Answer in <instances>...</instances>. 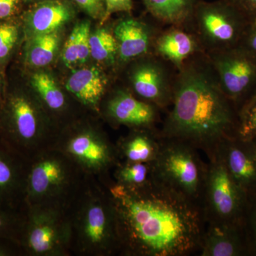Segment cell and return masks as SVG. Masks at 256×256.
I'll return each instance as SVG.
<instances>
[{
    "label": "cell",
    "mask_w": 256,
    "mask_h": 256,
    "mask_svg": "<svg viewBox=\"0 0 256 256\" xmlns=\"http://www.w3.org/2000/svg\"><path fill=\"white\" fill-rule=\"evenodd\" d=\"M105 180L117 212L120 255L188 256L200 252L206 222L200 205L153 178L139 188Z\"/></svg>",
    "instance_id": "1"
},
{
    "label": "cell",
    "mask_w": 256,
    "mask_h": 256,
    "mask_svg": "<svg viewBox=\"0 0 256 256\" xmlns=\"http://www.w3.org/2000/svg\"><path fill=\"white\" fill-rule=\"evenodd\" d=\"M180 70L172 108L160 136L188 142L210 156L226 139L236 136L238 112L210 70L196 64Z\"/></svg>",
    "instance_id": "2"
},
{
    "label": "cell",
    "mask_w": 256,
    "mask_h": 256,
    "mask_svg": "<svg viewBox=\"0 0 256 256\" xmlns=\"http://www.w3.org/2000/svg\"><path fill=\"white\" fill-rule=\"evenodd\" d=\"M68 212L72 255H120L117 212L104 180L88 176Z\"/></svg>",
    "instance_id": "3"
},
{
    "label": "cell",
    "mask_w": 256,
    "mask_h": 256,
    "mask_svg": "<svg viewBox=\"0 0 256 256\" xmlns=\"http://www.w3.org/2000/svg\"><path fill=\"white\" fill-rule=\"evenodd\" d=\"M87 175L55 146L30 160L25 204L68 208Z\"/></svg>",
    "instance_id": "4"
},
{
    "label": "cell",
    "mask_w": 256,
    "mask_h": 256,
    "mask_svg": "<svg viewBox=\"0 0 256 256\" xmlns=\"http://www.w3.org/2000/svg\"><path fill=\"white\" fill-rule=\"evenodd\" d=\"M198 151L184 141L162 138L151 178L202 207L207 163Z\"/></svg>",
    "instance_id": "5"
},
{
    "label": "cell",
    "mask_w": 256,
    "mask_h": 256,
    "mask_svg": "<svg viewBox=\"0 0 256 256\" xmlns=\"http://www.w3.org/2000/svg\"><path fill=\"white\" fill-rule=\"evenodd\" d=\"M190 22L194 24L201 46L214 53L238 47L250 21L230 0H202Z\"/></svg>",
    "instance_id": "6"
},
{
    "label": "cell",
    "mask_w": 256,
    "mask_h": 256,
    "mask_svg": "<svg viewBox=\"0 0 256 256\" xmlns=\"http://www.w3.org/2000/svg\"><path fill=\"white\" fill-rule=\"evenodd\" d=\"M23 244L33 256H68L70 222L68 208L26 206Z\"/></svg>",
    "instance_id": "7"
},
{
    "label": "cell",
    "mask_w": 256,
    "mask_h": 256,
    "mask_svg": "<svg viewBox=\"0 0 256 256\" xmlns=\"http://www.w3.org/2000/svg\"><path fill=\"white\" fill-rule=\"evenodd\" d=\"M207 158L202 203L206 223L242 226L246 194L229 174L218 151Z\"/></svg>",
    "instance_id": "8"
},
{
    "label": "cell",
    "mask_w": 256,
    "mask_h": 256,
    "mask_svg": "<svg viewBox=\"0 0 256 256\" xmlns=\"http://www.w3.org/2000/svg\"><path fill=\"white\" fill-rule=\"evenodd\" d=\"M73 160L87 176L104 180L120 161L116 144L102 132L84 128L58 133L54 146Z\"/></svg>",
    "instance_id": "9"
},
{
    "label": "cell",
    "mask_w": 256,
    "mask_h": 256,
    "mask_svg": "<svg viewBox=\"0 0 256 256\" xmlns=\"http://www.w3.org/2000/svg\"><path fill=\"white\" fill-rule=\"evenodd\" d=\"M210 54L220 88L238 114L256 89V56L239 46Z\"/></svg>",
    "instance_id": "10"
},
{
    "label": "cell",
    "mask_w": 256,
    "mask_h": 256,
    "mask_svg": "<svg viewBox=\"0 0 256 256\" xmlns=\"http://www.w3.org/2000/svg\"><path fill=\"white\" fill-rule=\"evenodd\" d=\"M229 174L239 188L250 194L256 191V146L237 136L227 138L217 148Z\"/></svg>",
    "instance_id": "11"
},
{
    "label": "cell",
    "mask_w": 256,
    "mask_h": 256,
    "mask_svg": "<svg viewBox=\"0 0 256 256\" xmlns=\"http://www.w3.org/2000/svg\"><path fill=\"white\" fill-rule=\"evenodd\" d=\"M200 254L201 256H250L242 226L206 223Z\"/></svg>",
    "instance_id": "12"
},
{
    "label": "cell",
    "mask_w": 256,
    "mask_h": 256,
    "mask_svg": "<svg viewBox=\"0 0 256 256\" xmlns=\"http://www.w3.org/2000/svg\"><path fill=\"white\" fill-rule=\"evenodd\" d=\"M134 92L143 100L164 108L172 104L173 87H170L164 68L156 62L138 66L131 76Z\"/></svg>",
    "instance_id": "13"
},
{
    "label": "cell",
    "mask_w": 256,
    "mask_h": 256,
    "mask_svg": "<svg viewBox=\"0 0 256 256\" xmlns=\"http://www.w3.org/2000/svg\"><path fill=\"white\" fill-rule=\"evenodd\" d=\"M158 110L153 104L122 90L116 92L107 105L108 114L114 122L134 128H152L159 117Z\"/></svg>",
    "instance_id": "14"
},
{
    "label": "cell",
    "mask_w": 256,
    "mask_h": 256,
    "mask_svg": "<svg viewBox=\"0 0 256 256\" xmlns=\"http://www.w3.org/2000/svg\"><path fill=\"white\" fill-rule=\"evenodd\" d=\"M70 0H44L33 4L26 15L30 36L57 32L74 18L75 9Z\"/></svg>",
    "instance_id": "15"
},
{
    "label": "cell",
    "mask_w": 256,
    "mask_h": 256,
    "mask_svg": "<svg viewBox=\"0 0 256 256\" xmlns=\"http://www.w3.org/2000/svg\"><path fill=\"white\" fill-rule=\"evenodd\" d=\"M114 34L118 44V58L122 62L146 55L151 46L150 30L134 18L121 20L114 26Z\"/></svg>",
    "instance_id": "16"
},
{
    "label": "cell",
    "mask_w": 256,
    "mask_h": 256,
    "mask_svg": "<svg viewBox=\"0 0 256 256\" xmlns=\"http://www.w3.org/2000/svg\"><path fill=\"white\" fill-rule=\"evenodd\" d=\"M106 85L104 74L96 67H89L74 72L66 82V88L82 105L98 112Z\"/></svg>",
    "instance_id": "17"
},
{
    "label": "cell",
    "mask_w": 256,
    "mask_h": 256,
    "mask_svg": "<svg viewBox=\"0 0 256 256\" xmlns=\"http://www.w3.org/2000/svg\"><path fill=\"white\" fill-rule=\"evenodd\" d=\"M136 129L116 144L120 160L130 162H152L156 159L161 146L160 132L152 128Z\"/></svg>",
    "instance_id": "18"
},
{
    "label": "cell",
    "mask_w": 256,
    "mask_h": 256,
    "mask_svg": "<svg viewBox=\"0 0 256 256\" xmlns=\"http://www.w3.org/2000/svg\"><path fill=\"white\" fill-rule=\"evenodd\" d=\"M176 28L160 35L154 48L158 55L180 70L186 60L200 50L201 45L196 36Z\"/></svg>",
    "instance_id": "19"
},
{
    "label": "cell",
    "mask_w": 256,
    "mask_h": 256,
    "mask_svg": "<svg viewBox=\"0 0 256 256\" xmlns=\"http://www.w3.org/2000/svg\"><path fill=\"white\" fill-rule=\"evenodd\" d=\"M148 12L162 23L182 26L191 20L202 0H142Z\"/></svg>",
    "instance_id": "20"
},
{
    "label": "cell",
    "mask_w": 256,
    "mask_h": 256,
    "mask_svg": "<svg viewBox=\"0 0 256 256\" xmlns=\"http://www.w3.org/2000/svg\"><path fill=\"white\" fill-rule=\"evenodd\" d=\"M90 25L88 21L77 24L64 46L62 60L66 66L74 68L86 63L90 56Z\"/></svg>",
    "instance_id": "21"
},
{
    "label": "cell",
    "mask_w": 256,
    "mask_h": 256,
    "mask_svg": "<svg viewBox=\"0 0 256 256\" xmlns=\"http://www.w3.org/2000/svg\"><path fill=\"white\" fill-rule=\"evenodd\" d=\"M58 31L30 37L26 52V60L34 67H44L53 62L58 50Z\"/></svg>",
    "instance_id": "22"
},
{
    "label": "cell",
    "mask_w": 256,
    "mask_h": 256,
    "mask_svg": "<svg viewBox=\"0 0 256 256\" xmlns=\"http://www.w3.org/2000/svg\"><path fill=\"white\" fill-rule=\"evenodd\" d=\"M32 87L47 109L52 112H62L66 106L65 95L50 74L38 72L32 76Z\"/></svg>",
    "instance_id": "23"
},
{
    "label": "cell",
    "mask_w": 256,
    "mask_h": 256,
    "mask_svg": "<svg viewBox=\"0 0 256 256\" xmlns=\"http://www.w3.org/2000/svg\"><path fill=\"white\" fill-rule=\"evenodd\" d=\"M152 162L120 161L114 168V182L126 188H139L150 180Z\"/></svg>",
    "instance_id": "24"
},
{
    "label": "cell",
    "mask_w": 256,
    "mask_h": 256,
    "mask_svg": "<svg viewBox=\"0 0 256 256\" xmlns=\"http://www.w3.org/2000/svg\"><path fill=\"white\" fill-rule=\"evenodd\" d=\"M90 55L97 62L114 64L118 55V44L114 34L106 28H99L90 36Z\"/></svg>",
    "instance_id": "25"
},
{
    "label": "cell",
    "mask_w": 256,
    "mask_h": 256,
    "mask_svg": "<svg viewBox=\"0 0 256 256\" xmlns=\"http://www.w3.org/2000/svg\"><path fill=\"white\" fill-rule=\"evenodd\" d=\"M28 174L20 173L12 160L0 153V198L11 194L20 186L26 190Z\"/></svg>",
    "instance_id": "26"
},
{
    "label": "cell",
    "mask_w": 256,
    "mask_h": 256,
    "mask_svg": "<svg viewBox=\"0 0 256 256\" xmlns=\"http://www.w3.org/2000/svg\"><path fill=\"white\" fill-rule=\"evenodd\" d=\"M242 226L250 256H256V191L247 195Z\"/></svg>",
    "instance_id": "27"
},
{
    "label": "cell",
    "mask_w": 256,
    "mask_h": 256,
    "mask_svg": "<svg viewBox=\"0 0 256 256\" xmlns=\"http://www.w3.org/2000/svg\"><path fill=\"white\" fill-rule=\"evenodd\" d=\"M236 136L244 140L256 139V101L239 112Z\"/></svg>",
    "instance_id": "28"
},
{
    "label": "cell",
    "mask_w": 256,
    "mask_h": 256,
    "mask_svg": "<svg viewBox=\"0 0 256 256\" xmlns=\"http://www.w3.org/2000/svg\"><path fill=\"white\" fill-rule=\"evenodd\" d=\"M18 30L15 25H0V60L6 58L18 41Z\"/></svg>",
    "instance_id": "29"
},
{
    "label": "cell",
    "mask_w": 256,
    "mask_h": 256,
    "mask_svg": "<svg viewBox=\"0 0 256 256\" xmlns=\"http://www.w3.org/2000/svg\"><path fill=\"white\" fill-rule=\"evenodd\" d=\"M70 1L90 18L104 21L106 14V4L104 0H70Z\"/></svg>",
    "instance_id": "30"
},
{
    "label": "cell",
    "mask_w": 256,
    "mask_h": 256,
    "mask_svg": "<svg viewBox=\"0 0 256 256\" xmlns=\"http://www.w3.org/2000/svg\"><path fill=\"white\" fill-rule=\"evenodd\" d=\"M106 4V14L104 21L107 20L111 14L118 12L129 13L132 10V0H104Z\"/></svg>",
    "instance_id": "31"
},
{
    "label": "cell",
    "mask_w": 256,
    "mask_h": 256,
    "mask_svg": "<svg viewBox=\"0 0 256 256\" xmlns=\"http://www.w3.org/2000/svg\"><path fill=\"white\" fill-rule=\"evenodd\" d=\"M238 46L256 56V20L249 24Z\"/></svg>",
    "instance_id": "32"
},
{
    "label": "cell",
    "mask_w": 256,
    "mask_h": 256,
    "mask_svg": "<svg viewBox=\"0 0 256 256\" xmlns=\"http://www.w3.org/2000/svg\"><path fill=\"white\" fill-rule=\"evenodd\" d=\"M236 6L249 21L256 20V0H230Z\"/></svg>",
    "instance_id": "33"
},
{
    "label": "cell",
    "mask_w": 256,
    "mask_h": 256,
    "mask_svg": "<svg viewBox=\"0 0 256 256\" xmlns=\"http://www.w3.org/2000/svg\"><path fill=\"white\" fill-rule=\"evenodd\" d=\"M20 0H0V18H8L14 14Z\"/></svg>",
    "instance_id": "34"
},
{
    "label": "cell",
    "mask_w": 256,
    "mask_h": 256,
    "mask_svg": "<svg viewBox=\"0 0 256 256\" xmlns=\"http://www.w3.org/2000/svg\"><path fill=\"white\" fill-rule=\"evenodd\" d=\"M256 101V89L255 90H254V92H252V95L249 97V98L246 101L245 104L242 105V108L240 109V110H239V112H240V111H242L244 110V109H245L246 108L248 107L249 106L252 105V104H254V102H255Z\"/></svg>",
    "instance_id": "35"
},
{
    "label": "cell",
    "mask_w": 256,
    "mask_h": 256,
    "mask_svg": "<svg viewBox=\"0 0 256 256\" xmlns=\"http://www.w3.org/2000/svg\"><path fill=\"white\" fill-rule=\"evenodd\" d=\"M6 224H8V220H6V217L0 213V232L4 230L5 227L6 226Z\"/></svg>",
    "instance_id": "36"
},
{
    "label": "cell",
    "mask_w": 256,
    "mask_h": 256,
    "mask_svg": "<svg viewBox=\"0 0 256 256\" xmlns=\"http://www.w3.org/2000/svg\"><path fill=\"white\" fill-rule=\"evenodd\" d=\"M26 2L31 3V4H35V3L40 2L44 1V0H24Z\"/></svg>",
    "instance_id": "37"
},
{
    "label": "cell",
    "mask_w": 256,
    "mask_h": 256,
    "mask_svg": "<svg viewBox=\"0 0 256 256\" xmlns=\"http://www.w3.org/2000/svg\"><path fill=\"white\" fill-rule=\"evenodd\" d=\"M254 142H255L256 146V139L254 140Z\"/></svg>",
    "instance_id": "38"
},
{
    "label": "cell",
    "mask_w": 256,
    "mask_h": 256,
    "mask_svg": "<svg viewBox=\"0 0 256 256\" xmlns=\"http://www.w3.org/2000/svg\"><path fill=\"white\" fill-rule=\"evenodd\" d=\"M0 92H1V90H0Z\"/></svg>",
    "instance_id": "39"
}]
</instances>
